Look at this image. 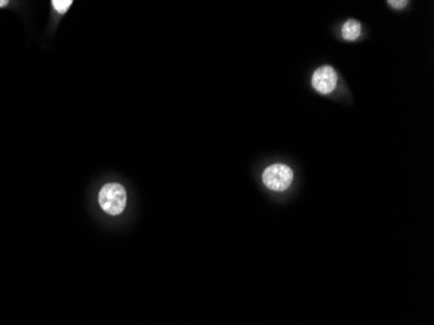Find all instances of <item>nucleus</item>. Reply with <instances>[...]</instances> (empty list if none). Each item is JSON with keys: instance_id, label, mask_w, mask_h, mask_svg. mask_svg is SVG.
I'll return each mask as SVG.
<instances>
[{"instance_id": "nucleus-7", "label": "nucleus", "mask_w": 434, "mask_h": 325, "mask_svg": "<svg viewBox=\"0 0 434 325\" xmlns=\"http://www.w3.org/2000/svg\"><path fill=\"white\" fill-rule=\"evenodd\" d=\"M10 4V1L8 0H0V10L1 8H4V7H7Z\"/></svg>"}, {"instance_id": "nucleus-4", "label": "nucleus", "mask_w": 434, "mask_h": 325, "mask_svg": "<svg viewBox=\"0 0 434 325\" xmlns=\"http://www.w3.org/2000/svg\"><path fill=\"white\" fill-rule=\"evenodd\" d=\"M361 25L357 20H349L342 28V37L346 40H355L360 36Z\"/></svg>"}, {"instance_id": "nucleus-3", "label": "nucleus", "mask_w": 434, "mask_h": 325, "mask_svg": "<svg viewBox=\"0 0 434 325\" xmlns=\"http://www.w3.org/2000/svg\"><path fill=\"white\" fill-rule=\"evenodd\" d=\"M337 82H338L337 72L328 66L317 68L312 76V86L322 96L331 94L337 86Z\"/></svg>"}, {"instance_id": "nucleus-5", "label": "nucleus", "mask_w": 434, "mask_h": 325, "mask_svg": "<svg viewBox=\"0 0 434 325\" xmlns=\"http://www.w3.org/2000/svg\"><path fill=\"white\" fill-rule=\"evenodd\" d=\"M72 6H73V0H52L51 1V8L59 16H64L66 12L72 8Z\"/></svg>"}, {"instance_id": "nucleus-6", "label": "nucleus", "mask_w": 434, "mask_h": 325, "mask_svg": "<svg viewBox=\"0 0 434 325\" xmlns=\"http://www.w3.org/2000/svg\"><path fill=\"white\" fill-rule=\"evenodd\" d=\"M391 7H394V8H403V7H406L407 4H408V1L407 0H389L387 1Z\"/></svg>"}, {"instance_id": "nucleus-1", "label": "nucleus", "mask_w": 434, "mask_h": 325, "mask_svg": "<svg viewBox=\"0 0 434 325\" xmlns=\"http://www.w3.org/2000/svg\"><path fill=\"white\" fill-rule=\"evenodd\" d=\"M126 201H128L126 190L119 182L105 183L99 192L100 209L111 216H117L123 213L126 207Z\"/></svg>"}, {"instance_id": "nucleus-2", "label": "nucleus", "mask_w": 434, "mask_h": 325, "mask_svg": "<svg viewBox=\"0 0 434 325\" xmlns=\"http://www.w3.org/2000/svg\"><path fill=\"white\" fill-rule=\"evenodd\" d=\"M294 173L292 168L286 164H274L268 167L263 173V182L265 186L274 192L286 190L293 182Z\"/></svg>"}]
</instances>
